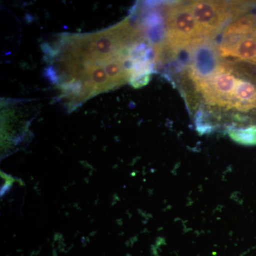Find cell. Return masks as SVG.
Here are the masks:
<instances>
[{
	"mask_svg": "<svg viewBox=\"0 0 256 256\" xmlns=\"http://www.w3.org/2000/svg\"><path fill=\"white\" fill-rule=\"evenodd\" d=\"M256 65V34L248 37L234 46L224 57Z\"/></svg>",
	"mask_w": 256,
	"mask_h": 256,
	"instance_id": "8",
	"label": "cell"
},
{
	"mask_svg": "<svg viewBox=\"0 0 256 256\" xmlns=\"http://www.w3.org/2000/svg\"><path fill=\"white\" fill-rule=\"evenodd\" d=\"M256 34V16L246 15L232 22L224 28L217 46L220 58H224L234 46L248 37Z\"/></svg>",
	"mask_w": 256,
	"mask_h": 256,
	"instance_id": "6",
	"label": "cell"
},
{
	"mask_svg": "<svg viewBox=\"0 0 256 256\" xmlns=\"http://www.w3.org/2000/svg\"><path fill=\"white\" fill-rule=\"evenodd\" d=\"M220 55L214 43L204 40L194 48L188 75L195 88L210 80L222 68Z\"/></svg>",
	"mask_w": 256,
	"mask_h": 256,
	"instance_id": "5",
	"label": "cell"
},
{
	"mask_svg": "<svg viewBox=\"0 0 256 256\" xmlns=\"http://www.w3.org/2000/svg\"><path fill=\"white\" fill-rule=\"evenodd\" d=\"M188 6L205 40H213L232 20L230 5L226 2L192 1Z\"/></svg>",
	"mask_w": 256,
	"mask_h": 256,
	"instance_id": "4",
	"label": "cell"
},
{
	"mask_svg": "<svg viewBox=\"0 0 256 256\" xmlns=\"http://www.w3.org/2000/svg\"><path fill=\"white\" fill-rule=\"evenodd\" d=\"M238 78L228 64L208 82L196 88L207 105L218 106L230 110L233 106L234 92Z\"/></svg>",
	"mask_w": 256,
	"mask_h": 256,
	"instance_id": "3",
	"label": "cell"
},
{
	"mask_svg": "<svg viewBox=\"0 0 256 256\" xmlns=\"http://www.w3.org/2000/svg\"><path fill=\"white\" fill-rule=\"evenodd\" d=\"M232 108L248 112L256 108V87L246 79L238 78Z\"/></svg>",
	"mask_w": 256,
	"mask_h": 256,
	"instance_id": "7",
	"label": "cell"
},
{
	"mask_svg": "<svg viewBox=\"0 0 256 256\" xmlns=\"http://www.w3.org/2000/svg\"><path fill=\"white\" fill-rule=\"evenodd\" d=\"M47 73L70 108L130 82L153 48L130 18L104 31L64 34L46 48Z\"/></svg>",
	"mask_w": 256,
	"mask_h": 256,
	"instance_id": "1",
	"label": "cell"
},
{
	"mask_svg": "<svg viewBox=\"0 0 256 256\" xmlns=\"http://www.w3.org/2000/svg\"><path fill=\"white\" fill-rule=\"evenodd\" d=\"M229 137L232 140L244 146H256V126L245 128H229Z\"/></svg>",
	"mask_w": 256,
	"mask_h": 256,
	"instance_id": "9",
	"label": "cell"
},
{
	"mask_svg": "<svg viewBox=\"0 0 256 256\" xmlns=\"http://www.w3.org/2000/svg\"><path fill=\"white\" fill-rule=\"evenodd\" d=\"M165 48H192L205 40L188 4L172 3L165 8Z\"/></svg>",
	"mask_w": 256,
	"mask_h": 256,
	"instance_id": "2",
	"label": "cell"
}]
</instances>
